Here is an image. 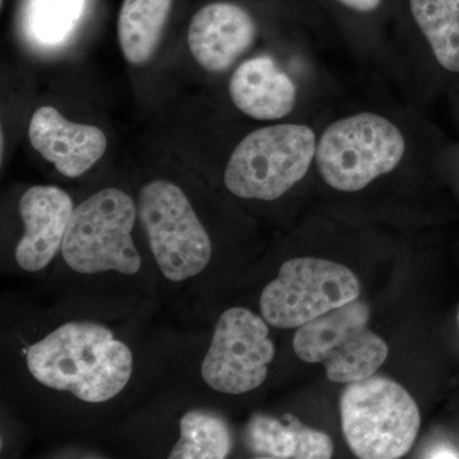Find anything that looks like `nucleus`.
I'll list each match as a JSON object with an SVG mask.
<instances>
[{
  "label": "nucleus",
  "mask_w": 459,
  "mask_h": 459,
  "mask_svg": "<svg viewBox=\"0 0 459 459\" xmlns=\"http://www.w3.org/2000/svg\"><path fill=\"white\" fill-rule=\"evenodd\" d=\"M31 376L56 391L69 392L87 403L117 397L133 371L131 350L113 332L90 322L60 325L26 353Z\"/></svg>",
  "instance_id": "1"
},
{
  "label": "nucleus",
  "mask_w": 459,
  "mask_h": 459,
  "mask_svg": "<svg viewBox=\"0 0 459 459\" xmlns=\"http://www.w3.org/2000/svg\"><path fill=\"white\" fill-rule=\"evenodd\" d=\"M318 135V117L270 123L247 133L229 157L226 188L243 199L283 197L314 171Z\"/></svg>",
  "instance_id": "2"
},
{
  "label": "nucleus",
  "mask_w": 459,
  "mask_h": 459,
  "mask_svg": "<svg viewBox=\"0 0 459 459\" xmlns=\"http://www.w3.org/2000/svg\"><path fill=\"white\" fill-rule=\"evenodd\" d=\"M346 442L362 459H394L409 453L421 418L415 400L394 380L371 376L350 383L341 395Z\"/></svg>",
  "instance_id": "3"
},
{
  "label": "nucleus",
  "mask_w": 459,
  "mask_h": 459,
  "mask_svg": "<svg viewBox=\"0 0 459 459\" xmlns=\"http://www.w3.org/2000/svg\"><path fill=\"white\" fill-rule=\"evenodd\" d=\"M135 204L123 190L107 188L74 208L66 228L62 255L77 273L115 271L135 274L141 270L134 246Z\"/></svg>",
  "instance_id": "4"
},
{
  "label": "nucleus",
  "mask_w": 459,
  "mask_h": 459,
  "mask_svg": "<svg viewBox=\"0 0 459 459\" xmlns=\"http://www.w3.org/2000/svg\"><path fill=\"white\" fill-rule=\"evenodd\" d=\"M370 309L353 300L299 327L294 336L296 355L309 364H322L334 383L359 382L379 370L388 346L369 328Z\"/></svg>",
  "instance_id": "5"
},
{
  "label": "nucleus",
  "mask_w": 459,
  "mask_h": 459,
  "mask_svg": "<svg viewBox=\"0 0 459 459\" xmlns=\"http://www.w3.org/2000/svg\"><path fill=\"white\" fill-rule=\"evenodd\" d=\"M140 217L156 263L166 279L180 282L197 276L212 256V244L186 193L166 180L146 184Z\"/></svg>",
  "instance_id": "6"
},
{
  "label": "nucleus",
  "mask_w": 459,
  "mask_h": 459,
  "mask_svg": "<svg viewBox=\"0 0 459 459\" xmlns=\"http://www.w3.org/2000/svg\"><path fill=\"white\" fill-rule=\"evenodd\" d=\"M360 292L358 277L342 264L327 259H290L279 277L263 290L261 312L273 327L299 328L358 300Z\"/></svg>",
  "instance_id": "7"
},
{
  "label": "nucleus",
  "mask_w": 459,
  "mask_h": 459,
  "mask_svg": "<svg viewBox=\"0 0 459 459\" xmlns=\"http://www.w3.org/2000/svg\"><path fill=\"white\" fill-rule=\"evenodd\" d=\"M273 358L274 344L265 320L244 307H232L217 322L202 377L221 394H247L264 383Z\"/></svg>",
  "instance_id": "8"
},
{
  "label": "nucleus",
  "mask_w": 459,
  "mask_h": 459,
  "mask_svg": "<svg viewBox=\"0 0 459 459\" xmlns=\"http://www.w3.org/2000/svg\"><path fill=\"white\" fill-rule=\"evenodd\" d=\"M255 13L240 3H208L193 16L188 29L190 53L204 71L223 74L234 68L258 40Z\"/></svg>",
  "instance_id": "9"
},
{
  "label": "nucleus",
  "mask_w": 459,
  "mask_h": 459,
  "mask_svg": "<svg viewBox=\"0 0 459 459\" xmlns=\"http://www.w3.org/2000/svg\"><path fill=\"white\" fill-rule=\"evenodd\" d=\"M270 54L247 57L230 75L229 95L241 114L263 123L287 122L301 105L303 91Z\"/></svg>",
  "instance_id": "10"
},
{
  "label": "nucleus",
  "mask_w": 459,
  "mask_h": 459,
  "mask_svg": "<svg viewBox=\"0 0 459 459\" xmlns=\"http://www.w3.org/2000/svg\"><path fill=\"white\" fill-rule=\"evenodd\" d=\"M18 211L25 226L14 252L18 265L27 272L44 270L62 250L74 201L56 186H36L23 193Z\"/></svg>",
  "instance_id": "11"
},
{
  "label": "nucleus",
  "mask_w": 459,
  "mask_h": 459,
  "mask_svg": "<svg viewBox=\"0 0 459 459\" xmlns=\"http://www.w3.org/2000/svg\"><path fill=\"white\" fill-rule=\"evenodd\" d=\"M32 147L66 178H78L104 156L105 133L98 126L72 123L53 107H42L29 126Z\"/></svg>",
  "instance_id": "12"
},
{
  "label": "nucleus",
  "mask_w": 459,
  "mask_h": 459,
  "mask_svg": "<svg viewBox=\"0 0 459 459\" xmlns=\"http://www.w3.org/2000/svg\"><path fill=\"white\" fill-rule=\"evenodd\" d=\"M394 32L404 47L421 42L435 65L459 74V0H397Z\"/></svg>",
  "instance_id": "13"
},
{
  "label": "nucleus",
  "mask_w": 459,
  "mask_h": 459,
  "mask_svg": "<svg viewBox=\"0 0 459 459\" xmlns=\"http://www.w3.org/2000/svg\"><path fill=\"white\" fill-rule=\"evenodd\" d=\"M355 49L374 56L394 29L397 0H316Z\"/></svg>",
  "instance_id": "14"
},
{
  "label": "nucleus",
  "mask_w": 459,
  "mask_h": 459,
  "mask_svg": "<svg viewBox=\"0 0 459 459\" xmlns=\"http://www.w3.org/2000/svg\"><path fill=\"white\" fill-rule=\"evenodd\" d=\"M171 8L172 0H124L117 39L126 62L143 65L155 56Z\"/></svg>",
  "instance_id": "15"
},
{
  "label": "nucleus",
  "mask_w": 459,
  "mask_h": 459,
  "mask_svg": "<svg viewBox=\"0 0 459 459\" xmlns=\"http://www.w3.org/2000/svg\"><path fill=\"white\" fill-rule=\"evenodd\" d=\"M86 0H27L23 30L42 49H54L68 40L82 17Z\"/></svg>",
  "instance_id": "16"
},
{
  "label": "nucleus",
  "mask_w": 459,
  "mask_h": 459,
  "mask_svg": "<svg viewBox=\"0 0 459 459\" xmlns=\"http://www.w3.org/2000/svg\"><path fill=\"white\" fill-rule=\"evenodd\" d=\"M231 431L228 422L213 412L193 410L180 420V439L171 459H222L231 451Z\"/></svg>",
  "instance_id": "17"
},
{
  "label": "nucleus",
  "mask_w": 459,
  "mask_h": 459,
  "mask_svg": "<svg viewBox=\"0 0 459 459\" xmlns=\"http://www.w3.org/2000/svg\"><path fill=\"white\" fill-rule=\"evenodd\" d=\"M307 428L292 415L282 420L255 415L247 424L246 443L261 458L300 459Z\"/></svg>",
  "instance_id": "18"
},
{
  "label": "nucleus",
  "mask_w": 459,
  "mask_h": 459,
  "mask_svg": "<svg viewBox=\"0 0 459 459\" xmlns=\"http://www.w3.org/2000/svg\"><path fill=\"white\" fill-rule=\"evenodd\" d=\"M429 458H459L457 449L452 448L448 444H440L429 451Z\"/></svg>",
  "instance_id": "19"
},
{
  "label": "nucleus",
  "mask_w": 459,
  "mask_h": 459,
  "mask_svg": "<svg viewBox=\"0 0 459 459\" xmlns=\"http://www.w3.org/2000/svg\"><path fill=\"white\" fill-rule=\"evenodd\" d=\"M458 319H459V314H458Z\"/></svg>",
  "instance_id": "20"
}]
</instances>
